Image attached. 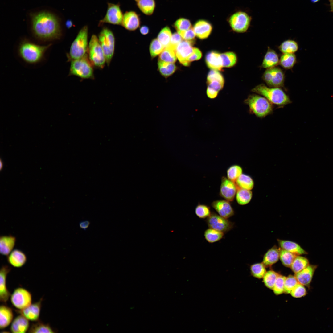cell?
Masks as SVG:
<instances>
[{
    "mask_svg": "<svg viewBox=\"0 0 333 333\" xmlns=\"http://www.w3.org/2000/svg\"><path fill=\"white\" fill-rule=\"evenodd\" d=\"M3 166V162H2V160H0V168L1 170L2 169V168Z\"/></svg>",
    "mask_w": 333,
    "mask_h": 333,
    "instance_id": "e7e4bbea",
    "label": "cell"
},
{
    "mask_svg": "<svg viewBox=\"0 0 333 333\" xmlns=\"http://www.w3.org/2000/svg\"><path fill=\"white\" fill-rule=\"evenodd\" d=\"M193 47L192 42L183 40L177 46L175 50L177 58L180 63L185 66H189L190 64L188 59L192 54Z\"/></svg>",
    "mask_w": 333,
    "mask_h": 333,
    "instance_id": "5bb4252c",
    "label": "cell"
},
{
    "mask_svg": "<svg viewBox=\"0 0 333 333\" xmlns=\"http://www.w3.org/2000/svg\"><path fill=\"white\" fill-rule=\"evenodd\" d=\"M89 60L92 65L97 68H103L106 62L105 58L98 38L93 35L88 45Z\"/></svg>",
    "mask_w": 333,
    "mask_h": 333,
    "instance_id": "ba28073f",
    "label": "cell"
},
{
    "mask_svg": "<svg viewBox=\"0 0 333 333\" xmlns=\"http://www.w3.org/2000/svg\"><path fill=\"white\" fill-rule=\"evenodd\" d=\"M12 305L18 310L23 309L31 304L32 295L25 289L18 287L15 289L10 296Z\"/></svg>",
    "mask_w": 333,
    "mask_h": 333,
    "instance_id": "8fae6325",
    "label": "cell"
},
{
    "mask_svg": "<svg viewBox=\"0 0 333 333\" xmlns=\"http://www.w3.org/2000/svg\"><path fill=\"white\" fill-rule=\"evenodd\" d=\"M56 332L48 323L38 321L33 323L29 328V333H55Z\"/></svg>",
    "mask_w": 333,
    "mask_h": 333,
    "instance_id": "836d02e7",
    "label": "cell"
},
{
    "mask_svg": "<svg viewBox=\"0 0 333 333\" xmlns=\"http://www.w3.org/2000/svg\"><path fill=\"white\" fill-rule=\"evenodd\" d=\"M279 258V249L276 247H273L265 254L262 263L265 266H271L278 261Z\"/></svg>",
    "mask_w": 333,
    "mask_h": 333,
    "instance_id": "f1b7e54d",
    "label": "cell"
},
{
    "mask_svg": "<svg viewBox=\"0 0 333 333\" xmlns=\"http://www.w3.org/2000/svg\"><path fill=\"white\" fill-rule=\"evenodd\" d=\"M90 224V222L88 220H83L79 222V226L80 229L85 231L89 227Z\"/></svg>",
    "mask_w": 333,
    "mask_h": 333,
    "instance_id": "91938a15",
    "label": "cell"
},
{
    "mask_svg": "<svg viewBox=\"0 0 333 333\" xmlns=\"http://www.w3.org/2000/svg\"><path fill=\"white\" fill-rule=\"evenodd\" d=\"M317 267L316 265H309L303 269L295 273L294 276L299 283L309 286Z\"/></svg>",
    "mask_w": 333,
    "mask_h": 333,
    "instance_id": "ffe728a7",
    "label": "cell"
},
{
    "mask_svg": "<svg viewBox=\"0 0 333 333\" xmlns=\"http://www.w3.org/2000/svg\"><path fill=\"white\" fill-rule=\"evenodd\" d=\"M137 5L143 13L150 16L154 13L156 4L155 0H139L137 2Z\"/></svg>",
    "mask_w": 333,
    "mask_h": 333,
    "instance_id": "f546056e",
    "label": "cell"
},
{
    "mask_svg": "<svg viewBox=\"0 0 333 333\" xmlns=\"http://www.w3.org/2000/svg\"><path fill=\"white\" fill-rule=\"evenodd\" d=\"M108 7L106 14L103 19L99 21V25L104 23L114 25H121L123 15L118 3L115 4L108 3Z\"/></svg>",
    "mask_w": 333,
    "mask_h": 333,
    "instance_id": "4fadbf2b",
    "label": "cell"
},
{
    "mask_svg": "<svg viewBox=\"0 0 333 333\" xmlns=\"http://www.w3.org/2000/svg\"><path fill=\"white\" fill-rule=\"evenodd\" d=\"M309 265V261L307 258L297 255L290 267L292 271L296 273L303 269Z\"/></svg>",
    "mask_w": 333,
    "mask_h": 333,
    "instance_id": "d590c367",
    "label": "cell"
},
{
    "mask_svg": "<svg viewBox=\"0 0 333 333\" xmlns=\"http://www.w3.org/2000/svg\"><path fill=\"white\" fill-rule=\"evenodd\" d=\"M330 3L331 11L333 12V0H328Z\"/></svg>",
    "mask_w": 333,
    "mask_h": 333,
    "instance_id": "be15d7a7",
    "label": "cell"
},
{
    "mask_svg": "<svg viewBox=\"0 0 333 333\" xmlns=\"http://www.w3.org/2000/svg\"><path fill=\"white\" fill-rule=\"evenodd\" d=\"M250 269L252 275L258 278H263L266 272L265 266L263 263L252 265Z\"/></svg>",
    "mask_w": 333,
    "mask_h": 333,
    "instance_id": "bcb514c9",
    "label": "cell"
},
{
    "mask_svg": "<svg viewBox=\"0 0 333 333\" xmlns=\"http://www.w3.org/2000/svg\"><path fill=\"white\" fill-rule=\"evenodd\" d=\"M205 61L208 66L212 70H221L223 67L220 54L216 51L208 52L206 56Z\"/></svg>",
    "mask_w": 333,
    "mask_h": 333,
    "instance_id": "d4e9b609",
    "label": "cell"
},
{
    "mask_svg": "<svg viewBox=\"0 0 333 333\" xmlns=\"http://www.w3.org/2000/svg\"><path fill=\"white\" fill-rule=\"evenodd\" d=\"M165 47L157 38L154 39L151 41L149 47V51L151 57L154 58L159 55Z\"/></svg>",
    "mask_w": 333,
    "mask_h": 333,
    "instance_id": "7bdbcfd3",
    "label": "cell"
},
{
    "mask_svg": "<svg viewBox=\"0 0 333 333\" xmlns=\"http://www.w3.org/2000/svg\"><path fill=\"white\" fill-rule=\"evenodd\" d=\"M141 33L144 35H147L149 32V29L148 27L146 25L141 26L139 29Z\"/></svg>",
    "mask_w": 333,
    "mask_h": 333,
    "instance_id": "94428289",
    "label": "cell"
},
{
    "mask_svg": "<svg viewBox=\"0 0 333 333\" xmlns=\"http://www.w3.org/2000/svg\"><path fill=\"white\" fill-rule=\"evenodd\" d=\"M262 79L270 87L280 88L284 86V74L278 67L267 69L262 76Z\"/></svg>",
    "mask_w": 333,
    "mask_h": 333,
    "instance_id": "30bf717a",
    "label": "cell"
},
{
    "mask_svg": "<svg viewBox=\"0 0 333 333\" xmlns=\"http://www.w3.org/2000/svg\"><path fill=\"white\" fill-rule=\"evenodd\" d=\"M98 39L103 51L106 62L109 65L114 53L115 41L114 34L109 28L104 27L100 32Z\"/></svg>",
    "mask_w": 333,
    "mask_h": 333,
    "instance_id": "52a82bcc",
    "label": "cell"
},
{
    "mask_svg": "<svg viewBox=\"0 0 333 333\" xmlns=\"http://www.w3.org/2000/svg\"><path fill=\"white\" fill-rule=\"evenodd\" d=\"M88 27H82L79 32L76 38L70 47L69 52L67 55L70 60L80 58L86 55L88 47Z\"/></svg>",
    "mask_w": 333,
    "mask_h": 333,
    "instance_id": "5b68a950",
    "label": "cell"
},
{
    "mask_svg": "<svg viewBox=\"0 0 333 333\" xmlns=\"http://www.w3.org/2000/svg\"><path fill=\"white\" fill-rule=\"evenodd\" d=\"M172 35L170 28L166 26L162 29L158 33L157 39L165 48L169 45Z\"/></svg>",
    "mask_w": 333,
    "mask_h": 333,
    "instance_id": "ab89813d",
    "label": "cell"
},
{
    "mask_svg": "<svg viewBox=\"0 0 333 333\" xmlns=\"http://www.w3.org/2000/svg\"><path fill=\"white\" fill-rule=\"evenodd\" d=\"M252 197V193L250 190L237 188L236 198L237 203L240 205L248 204L250 201Z\"/></svg>",
    "mask_w": 333,
    "mask_h": 333,
    "instance_id": "d6a6232c",
    "label": "cell"
},
{
    "mask_svg": "<svg viewBox=\"0 0 333 333\" xmlns=\"http://www.w3.org/2000/svg\"><path fill=\"white\" fill-rule=\"evenodd\" d=\"M306 291L304 285L298 283L291 291L290 293L293 297L300 298L306 294Z\"/></svg>",
    "mask_w": 333,
    "mask_h": 333,
    "instance_id": "816d5d0a",
    "label": "cell"
},
{
    "mask_svg": "<svg viewBox=\"0 0 333 333\" xmlns=\"http://www.w3.org/2000/svg\"><path fill=\"white\" fill-rule=\"evenodd\" d=\"M173 27L177 32L187 30L192 27L190 21L184 18H180L174 23Z\"/></svg>",
    "mask_w": 333,
    "mask_h": 333,
    "instance_id": "f6af8a7d",
    "label": "cell"
},
{
    "mask_svg": "<svg viewBox=\"0 0 333 333\" xmlns=\"http://www.w3.org/2000/svg\"><path fill=\"white\" fill-rule=\"evenodd\" d=\"M235 183L237 188H240L247 190L252 189L254 186V182L249 176L242 174L236 180Z\"/></svg>",
    "mask_w": 333,
    "mask_h": 333,
    "instance_id": "1f68e13d",
    "label": "cell"
},
{
    "mask_svg": "<svg viewBox=\"0 0 333 333\" xmlns=\"http://www.w3.org/2000/svg\"><path fill=\"white\" fill-rule=\"evenodd\" d=\"M196 36L200 39L207 38L212 30L211 24L204 20H199L195 24L193 27Z\"/></svg>",
    "mask_w": 333,
    "mask_h": 333,
    "instance_id": "44dd1931",
    "label": "cell"
},
{
    "mask_svg": "<svg viewBox=\"0 0 333 333\" xmlns=\"http://www.w3.org/2000/svg\"><path fill=\"white\" fill-rule=\"evenodd\" d=\"M177 58L175 50L168 46L159 54L158 60L165 62L174 63Z\"/></svg>",
    "mask_w": 333,
    "mask_h": 333,
    "instance_id": "8d00e7d4",
    "label": "cell"
},
{
    "mask_svg": "<svg viewBox=\"0 0 333 333\" xmlns=\"http://www.w3.org/2000/svg\"><path fill=\"white\" fill-rule=\"evenodd\" d=\"M296 62V57L294 54H283L279 59V64L285 69L292 68Z\"/></svg>",
    "mask_w": 333,
    "mask_h": 333,
    "instance_id": "74e56055",
    "label": "cell"
},
{
    "mask_svg": "<svg viewBox=\"0 0 333 333\" xmlns=\"http://www.w3.org/2000/svg\"><path fill=\"white\" fill-rule=\"evenodd\" d=\"M242 169L239 165H234L230 166L227 169V178L235 182L237 179L242 174Z\"/></svg>",
    "mask_w": 333,
    "mask_h": 333,
    "instance_id": "ee69618b",
    "label": "cell"
},
{
    "mask_svg": "<svg viewBox=\"0 0 333 333\" xmlns=\"http://www.w3.org/2000/svg\"><path fill=\"white\" fill-rule=\"evenodd\" d=\"M158 65L160 73L166 78L172 75L177 69L174 63L165 62L159 60H158Z\"/></svg>",
    "mask_w": 333,
    "mask_h": 333,
    "instance_id": "4dcf8cb0",
    "label": "cell"
},
{
    "mask_svg": "<svg viewBox=\"0 0 333 333\" xmlns=\"http://www.w3.org/2000/svg\"><path fill=\"white\" fill-rule=\"evenodd\" d=\"M51 44L41 46L25 40L20 43L18 53L20 56L27 63L35 64L42 60L46 51Z\"/></svg>",
    "mask_w": 333,
    "mask_h": 333,
    "instance_id": "7a4b0ae2",
    "label": "cell"
},
{
    "mask_svg": "<svg viewBox=\"0 0 333 333\" xmlns=\"http://www.w3.org/2000/svg\"><path fill=\"white\" fill-rule=\"evenodd\" d=\"M212 81H218L224 84V78L221 74L217 70H212L208 73L207 82L208 83Z\"/></svg>",
    "mask_w": 333,
    "mask_h": 333,
    "instance_id": "f5cc1de1",
    "label": "cell"
},
{
    "mask_svg": "<svg viewBox=\"0 0 333 333\" xmlns=\"http://www.w3.org/2000/svg\"><path fill=\"white\" fill-rule=\"evenodd\" d=\"M286 278V277L279 274L272 289L276 294H280L284 292Z\"/></svg>",
    "mask_w": 333,
    "mask_h": 333,
    "instance_id": "f907efd6",
    "label": "cell"
},
{
    "mask_svg": "<svg viewBox=\"0 0 333 333\" xmlns=\"http://www.w3.org/2000/svg\"><path fill=\"white\" fill-rule=\"evenodd\" d=\"M251 91L263 96L272 104L284 106L291 103L288 96L280 88L269 87L264 84H261Z\"/></svg>",
    "mask_w": 333,
    "mask_h": 333,
    "instance_id": "3957f363",
    "label": "cell"
},
{
    "mask_svg": "<svg viewBox=\"0 0 333 333\" xmlns=\"http://www.w3.org/2000/svg\"><path fill=\"white\" fill-rule=\"evenodd\" d=\"M279 274L273 270L267 272L263 277V281L266 287L272 289Z\"/></svg>",
    "mask_w": 333,
    "mask_h": 333,
    "instance_id": "7dc6e473",
    "label": "cell"
},
{
    "mask_svg": "<svg viewBox=\"0 0 333 333\" xmlns=\"http://www.w3.org/2000/svg\"><path fill=\"white\" fill-rule=\"evenodd\" d=\"M220 56L224 67H231L234 65L236 63V56L232 52H226L220 54Z\"/></svg>",
    "mask_w": 333,
    "mask_h": 333,
    "instance_id": "b9f144b4",
    "label": "cell"
},
{
    "mask_svg": "<svg viewBox=\"0 0 333 333\" xmlns=\"http://www.w3.org/2000/svg\"><path fill=\"white\" fill-rule=\"evenodd\" d=\"M16 238L11 235H3L0 237V253L4 256H8L15 245Z\"/></svg>",
    "mask_w": 333,
    "mask_h": 333,
    "instance_id": "cb8c5ba5",
    "label": "cell"
},
{
    "mask_svg": "<svg viewBox=\"0 0 333 333\" xmlns=\"http://www.w3.org/2000/svg\"><path fill=\"white\" fill-rule=\"evenodd\" d=\"M208 87L219 92L223 88L224 84L217 81H212L207 83Z\"/></svg>",
    "mask_w": 333,
    "mask_h": 333,
    "instance_id": "6f0895ef",
    "label": "cell"
},
{
    "mask_svg": "<svg viewBox=\"0 0 333 333\" xmlns=\"http://www.w3.org/2000/svg\"><path fill=\"white\" fill-rule=\"evenodd\" d=\"M29 320L22 314L17 316L12 322L10 330L12 333H24L28 331Z\"/></svg>",
    "mask_w": 333,
    "mask_h": 333,
    "instance_id": "603a6c76",
    "label": "cell"
},
{
    "mask_svg": "<svg viewBox=\"0 0 333 333\" xmlns=\"http://www.w3.org/2000/svg\"><path fill=\"white\" fill-rule=\"evenodd\" d=\"M224 234L221 232L209 228L205 230L204 236L208 242L213 243L222 239L224 237Z\"/></svg>",
    "mask_w": 333,
    "mask_h": 333,
    "instance_id": "e575fe53",
    "label": "cell"
},
{
    "mask_svg": "<svg viewBox=\"0 0 333 333\" xmlns=\"http://www.w3.org/2000/svg\"><path fill=\"white\" fill-rule=\"evenodd\" d=\"M43 298L37 302L31 304L26 308L17 310L29 320L37 321L39 320Z\"/></svg>",
    "mask_w": 333,
    "mask_h": 333,
    "instance_id": "e0dca14e",
    "label": "cell"
},
{
    "mask_svg": "<svg viewBox=\"0 0 333 333\" xmlns=\"http://www.w3.org/2000/svg\"><path fill=\"white\" fill-rule=\"evenodd\" d=\"M298 283L294 276L290 275L286 277L284 283V292L286 294L290 293L292 290Z\"/></svg>",
    "mask_w": 333,
    "mask_h": 333,
    "instance_id": "681fc988",
    "label": "cell"
},
{
    "mask_svg": "<svg viewBox=\"0 0 333 333\" xmlns=\"http://www.w3.org/2000/svg\"><path fill=\"white\" fill-rule=\"evenodd\" d=\"M218 92L213 89L208 87L207 88L206 93L207 96L211 99H214L218 95Z\"/></svg>",
    "mask_w": 333,
    "mask_h": 333,
    "instance_id": "680465c9",
    "label": "cell"
},
{
    "mask_svg": "<svg viewBox=\"0 0 333 333\" xmlns=\"http://www.w3.org/2000/svg\"><path fill=\"white\" fill-rule=\"evenodd\" d=\"M237 187L235 182L225 176L221 178L220 190L221 196L228 201L234 200L236 195Z\"/></svg>",
    "mask_w": 333,
    "mask_h": 333,
    "instance_id": "9a60e30c",
    "label": "cell"
},
{
    "mask_svg": "<svg viewBox=\"0 0 333 333\" xmlns=\"http://www.w3.org/2000/svg\"><path fill=\"white\" fill-rule=\"evenodd\" d=\"M14 317L12 309L4 305L0 307V328L4 329L12 322Z\"/></svg>",
    "mask_w": 333,
    "mask_h": 333,
    "instance_id": "484cf974",
    "label": "cell"
},
{
    "mask_svg": "<svg viewBox=\"0 0 333 333\" xmlns=\"http://www.w3.org/2000/svg\"><path fill=\"white\" fill-rule=\"evenodd\" d=\"M183 40L181 35L177 32L172 34L169 46L175 50L178 44Z\"/></svg>",
    "mask_w": 333,
    "mask_h": 333,
    "instance_id": "11a10c76",
    "label": "cell"
},
{
    "mask_svg": "<svg viewBox=\"0 0 333 333\" xmlns=\"http://www.w3.org/2000/svg\"><path fill=\"white\" fill-rule=\"evenodd\" d=\"M141 23L139 15L135 11H126L124 14L121 25L125 29L134 31L139 27Z\"/></svg>",
    "mask_w": 333,
    "mask_h": 333,
    "instance_id": "ac0fdd59",
    "label": "cell"
},
{
    "mask_svg": "<svg viewBox=\"0 0 333 333\" xmlns=\"http://www.w3.org/2000/svg\"><path fill=\"white\" fill-rule=\"evenodd\" d=\"M298 48V43L295 41L288 40L283 42L278 47L283 54H294Z\"/></svg>",
    "mask_w": 333,
    "mask_h": 333,
    "instance_id": "f35d334b",
    "label": "cell"
},
{
    "mask_svg": "<svg viewBox=\"0 0 333 333\" xmlns=\"http://www.w3.org/2000/svg\"><path fill=\"white\" fill-rule=\"evenodd\" d=\"M135 0V1H136L137 2L139 0Z\"/></svg>",
    "mask_w": 333,
    "mask_h": 333,
    "instance_id": "003e7915",
    "label": "cell"
},
{
    "mask_svg": "<svg viewBox=\"0 0 333 333\" xmlns=\"http://www.w3.org/2000/svg\"><path fill=\"white\" fill-rule=\"evenodd\" d=\"M212 207L218 214L224 218L228 219L234 215L235 212L229 201L227 200H217L213 201Z\"/></svg>",
    "mask_w": 333,
    "mask_h": 333,
    "instance_id": "d6986e66",
    "label": "cell"
},
{
    "mask_svg": "<svg viewBox=\"0 0 333 333\" xmlns=\"http://www.w3.org/2000/svg\"><path fill=\"white\" fill-rule=\"evenodd\" d=\"M279 59L277 53L268 47L264 57L261 67L267 69L276 67L279 64Z\"/></svg>",
    "mask_w": 333,
    "mask_h": 333,
    "instance_id": "4316f807",
    "label": "cell"
},
{
    "mask_svg": "<svg viewBox=\"0 0 333 333\" xmlns=\"http://www.w3.org/2000/svg\"><path fill=\"white\" fill-rule=\"evenodd\" d=\"M92 64L86 54L83 57L71 60L69 75L85 79L94 78Z\"/></svg>",
    "mask_w": 333,
    "mask_h": 333,
    "instance_id": "8992f818",
    "label": "cell"
},
{
    "mask_svg": "<svg viewBox=\"0 0 333 333\" xmlns=\"http://www.w3.org/2000/svg\"><path fill=\"white\" fill-rule=\"evenodd\" d=\"M319 0H311V1L313 3H315L318 2Z\"/></svg>",
    "mask_w": 333,
    "mask_h": 333,
    "instance_id": "03108f58",
    "label": "cell"
},
{
    "mask_svg": "<svg viewBox=\"0 0 333 333\" xmlns=\"http://www.w3.org/2000/svg\"><path fill=\"white\" fill-rule=\"evenodd\" d=\"M281 248L297 255L307 254V253L297 243L290 240L278 239Z\"/></svg>",
    "mask_w": 333,
    "mask_h": 333,
    "instance_id": "83f0119b",
    "label": "cell"
},
{
    "mask_svg": "<svg viewBox=\"0 0 333 333\" xmlns=\"http://www.w3.org/2000/svg\"><path fill=\"white\" fill-rule=\"evenodd\" d=\"M206 222L209 228H212L224 233H226L232 229L234 223L228 219L212 212L210 216L206 219Z\"/></svg>",
    "mask_w": 333,
    "mask_h": 333,
    "instance_id": "7c38bea8",
    "label": "cell"
},
{
    "mask_svg": "<svg viewBox=\"0 0 333 333\" xmlns=\"http://www.w3.org/2000/svg\"><path fill=\"white\" fill-rule=\"evenodd\" d=\"M244 102L248 105L250 113L260 118L265 117L273 111L272 104L264 97L256 94L250 95Z\"/></svg>",
    "mask_w": 333,
    "mask_h": 333,
    "instance_id": "277c9868",
    "label": "cell"
},
{
    "mask_svg": "<svg viewBox=\"0 0 333 333\" xmlns=\"http://www.w3.org/2000/svg\"><path fill=\"white\" fill-rule=\"evenodd\" d=\"M8 263L12 266L20 268L24 265L27 262V257L25 254L18 249L13 250L8 256Z\"/></svg>",
    "mask_w": 333,
    "mask_h": 333,
    "instance_id": "7402d4cb",
    "label": "cell"
},
{
    "mask_svg": "<svg viewBox=\"0 0 333 333\" xmlns=\"http://www.w3.org/2000/svg\"><path fill=\"white\" fill-rule=\"evenodd\" d=\"M202 56V54L198 48L193 47V52L188 58V61L190 63L191 62L200 59Z\"/></svg>",
    "mask_w": 333,
    "mask_h": 333,
    "instance_id": "9f6ffc18",
    "label": "cell"
},
{
    "mask_svg": "<svg viewBox=\"0 0 333 333\" xmlns=\"http://www.w3.org/2000/svg\"><path fill=\"white\" fill-rule=\"evenodd\" d=\"M177 32L184 40L193 42L195 39L196 35L192 27L187 30Z\"/></svg>",
    "mask_w": 333,
    "mask_h": 333,
    "instance_id": "db71d44e",
    "label": "cell"
},
{
    "mask_svg": "<svg viewBox=\"0 0 333 333\" xmlns=\"http://www.w3.org/2000/svg\"><path fill=\"white\" fill-rule=\"evenodd\" d=\"M195 213L198 217L202 219L207 218L212 213L210 207L201 204H198L195 207Z\"/></svg>",
    "mask_w": 333,
    "mask_h": 333,
    "instance_id": "c3c4849f",
    "label": "cell"
},
{
    "mask_svg": "<svg viewBox=\"0 0 333 333\" xmlns=\"http://www.w3.org/2000/svg\"><path fill=\"white\" fill-rule=\"evenodd\" d=\"M30 16L32 31L37 38L50 40L61 37V20L56 13L43 10L33 12Z\"/></svg>",
    "mask_w": 333,
    "mask_h": 333,
    "instance_id": "6da1fadb",
    "label": "cell"
},
{
    "mask_svg": "<svg viewBox=\"0 0 333 333\" xmlns=\"http://www.w3.org/2000/svg\"><path fill=\"white\" fill-rule=\"evenodd\" d=\"M297 255L282 248L279 249L280 260L283 265L286 267H290Z\"/></svg>",
    "mask_w": 333,
    "mask_h": 333,
    "instance_id": "60d3db41",
    "label": "cell"
},
{
    "mask_svg": "<svg viewBox=\"0 0 333 333\" xmlns=\"http://www.w3.org/2000/svg\"><path fill=\"white\" fill-rule=\"evenodd\" d=\"M72 23L70 21H68L66 23V26L68 28L71 27L72 25Z\"/></svg>",
    "mask_w": 333,
    "mask_h": 333,
    "instance_id": "6125c7cd",
    "label": "cell"
},
{
    "mask_svg": "<svg viewBox=\"0 0 333 333\" xmlns=\"http://www.w3.org/2000/svg\"><path fill=\"white\" fill-rule=\"evenodd\" d=\"M11 268L7 265H3L0 271V301L3 303H6L11 294L6 286V278L8 273Z\"/></svg>",
    "mask_w": 333,
    "mask_h": 333,
    "instance_id": "2e32d148",
    "label": "cell"
},
{
    "mask_svg": "<svg viewBox=\"0 0 333 333\" xmlns=\"http://www.w3.org/2000/svg\"><path fill=\"white\" fill-rule=\"evenodd\" d=\"M252 20L251 17L243 11L235 13L229 18V22L234 31L239 33L246 32L249 28Z\"/></svg>",
    "mask_w": 333,
    "mask_h": 333,
    "instance_id": "9c48e42d",
    "label": "cell"
}]
</instances>
